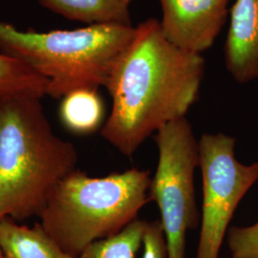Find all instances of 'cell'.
I'll return each instance as SVG.
<instances>
[{
	"mask_svg": "<svg viewBox=\"0 0 258 258\" xmlns=\"http://www.w3.org/2000/svg\"><path fill=\"white\" fill-rule=\"evenodd\" d=\"M148 221L136 219L119 233L89 244L79 258H136Z\"/></svg>",
	"mask_w": 258,
	"mask_h": 258,
	"instance_id": "4fadbf2b",
	"label": "cell"
},
{
	"mask_svg": "<svg viewBox=\"0 0 258 258\" xmlns=\"http://www.w3.org/2000/svg\"><path fill=\"white\" fill-rule=\"evenodd\" d=\"M164 36L183 50L200 54L213 45L229 17L231 0H159Z\"/></svg>",
	"mask_w": 258,
	"mask_h": 258,
	"instance_id": "52a82bcc",
	"label": "cell"
},
{
	"mask_svg": "<svg viewBox=\"0 0 258 258\" xmlns=\"http://www.w3.org/2000/svg\"><path fill=\"white\" fill-rule=\"evenodd\" d=\"M40 100L0 98V219L39 217L55 186L77 169V149L55 135Z\"/></svg>",
	"mask_w": 258,
	"mask_h": 258,
	"instance_id": "7a4b0ae2",
	"label": "cell"
},
{
	"mask_svg": "<svg viewBox=\"0 0 258 258\" xmlns=\"http://www.w3.org/2000/svg\"><path fill=\"white\" fill-rule=\"evenodd\" d=\"M142 258H167L166 236L159 219L148 222L144 238Z\"/></svg>",
	"mask_w": 258,
	"mask_h": 258,
	"instance_id": "9a60e30c",
	"label": "cell"
},
{
	"mask_svg": "<svg viewBox=\"0 0 258 258\" xmlns=\"http://www.w3.org/2000/svg\"><path fill=\"white\" fill-rule=\"evenodd\" d=\"M124 1H125V2H127V3H129V4H130V3H131V1H132V0H124Z\"/></svg>",
	"mask_w": 258,
	"mask_h": 258,
	"instance_id": "e0dca14e",
	"label": "cell"
},
{
	"mask_svg": "<svg viewBox=\"0 0 258 258\" xmlns=\"http://www.w3.org/2000/svg\"><path fill=\"white\" fill-rule=\"evenodd\" d=\"M49 81L19 59L0 52V98L46 96Z\"/></svg>",
	"mask_w": 258,
	"mask_h": 258,
	"instance_id": "7c38bea8",
	"label": "cell"
},
{
	"mask_svg": "<svg viewBox=\"0 0 258 258\" xmlns=\"http://www.w3.org/2000/svg\"><path fill=\"white\" fill-rule=\"evenodd\" d=\"M198 143L203 207L196 258H218L235 210L258 181V162H239L236 139L224 133H205Z\"/></svg>",
	"mask_w": 258,
	"mask_h": 258,
	"instance_id": "8992f818",
	"label": "cell"
},
{
	"mask_svg": "<svg viewBox=\"0 0 258 258\" xmlns=\"http://www.w3.org/2000/svg\"><path fill=\"white\" fill-rule=\"evenodd\" d=\"M0 248L6 258H79L60 249L40 223L28 227L10 217L0 220Z\"/></svg>",
	"mask_w": 258,
	"mask_h": 258,
	"instance_id": "9c48e42d",
	"label": "cell"
},
{
	"mask_svg": "<svg viewBox=\"0 0 258 258\" xmlns=\"http://www.w3.org/2000/svg\"><path fill=\"white\" fill-rule=\"evenodd\" d=\"M104 117L105 107L98 89H78L61 99L59 119L65 128L72 133H94L101 128Z\"/></svg>",
	"mask_w": 258,
	"mask_h": 258,
	"instance_id": "8fae6325",
	"label": "cell"
},
{
	"mask_svg": "<svg viewBox=\"0 0 258 258\" xmlns=\"http://www.w3.org/2000/svg\"><path fill=\"white\" fill-rule=\"evenodd\" d=\"M150 171L131 168L90 177L78 168L55 186L40 213V224L57 246L78 257L97 240L113 236L151 201Z\"/></svg>",
	"mask_w": 258,
	"mask_h": 258,
	"instance_id": "3957f363",
	"label": "cell"
},
{
	"mask_svg": "<svg viewBox=\"0 0 258 258\" xmlns=\"http://www.w3.org/2000/svg\"><path fill=\"white\" fill-rule=\"evenodd\" d=\"M134 34L135 27L119 24L42 33L0 22V51L46 78L47 95L62 99L78 89L105 86L115 60Z\"/></svg>",
	"mask_w": 258,
	"mask_h": 258,
	"instance_id": "277c9868",
	"label": "cell"
},
{
	"mask_svg": "<svg viewBox=\"0 0 258 258\" xmlns=\"http://www.w3.org/2000/svg\"><path fill=\"white\" fill-rule=\"evenodd\" d=\"M0 258H6L4 256V254H3V251H2V249L0 248Z\"/></svg>",
	"mask_w": 258,
	"mask_h": 258,
	"instance_id": "2e32d148",
	"label": "cell"
},
{
	"mask_svg": "<svg viewBox=\"0 0 258 258\" xmlns=\"http://www.w3.org/2000/svg\"><path fill=\"white\" fill-rule=\"evenodd\" d=\"M204 75L202 55L171 43L158 19L143 21L104 86L112 108L102 138L131 158L153 133L185 117L199 98Z\"/></svg>",
	"mask_w": 258,
	"mask_h": 258,
	"instance_id": "6da1fadb",
	"label": "cell"
},
{
	"mask_svg": "<svg viewBox=\"0 0 258 258\" xmlns=\"http://www.w3.org/2000/svg\"><path fill=\"white\" fill-rule=\"evenodd\" d=\"M44 8L72 19L94 24L131 25L129 3L124 0H37Z\"/></svg>",
	"mask_w": 258,
	"mask_h": 258,
	"instance_id": "30bf717a",
	"label": "cell"
},
{
	"mask_svg": "<svg viewBox=\"0 0 258 258\" xmlns=\"http://www.w3.org/2000/svg\"><path fill=\"white\" fill-rule=\"evenodd\" d=\"M227 243L231 258H258V221L247 227H230Z\"/></svg>",
	"mask_w": 258,
	"mask_h": 258,
	"instance_id": "5bb4252c",
	"label": "cell"
},
{
	"mask_svg": "<svg viewBox=\"0 0 258 258\" xmlns=\"http://www.w3.org/2000/svg\"><path fill=\"white\" fill-rule=\"evenodd\" d=\"M224 46L225 64L240 84L258 80V0H235Z\"/></svg>",
	"mask_w": 258,
	"mask_h": 258,
	"instance_id": "ba28073f",
	"label": "cell"
},
{
	"mask_svg": "<svg viewBox=\"0 0 258 258\" xmlns=\"http://www.w3.org/2000/svg\"><path fill=\"white\" fill-rule=\"evenodd\" d=\"M159 159L149 188L161 213L167 258H185L186 233L199 223L194 173L199 167V143L186 117L173 120L154 135Z\"/></svg>",
	"mask_w": 258,
	"mask_h": 258,
	"instance_id": "5b68a950",
	"label": "cell"
}]
</instances>
